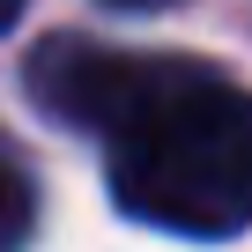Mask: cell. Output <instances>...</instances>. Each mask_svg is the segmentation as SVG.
Instances as JSON below:
<instances>
[{
    "label": "cell",
    "instance_id": "cell-2",
    "mask_svg": "<svg viewBox=\"0 0 252 252\" xmlns=\"http://www.w3.org/2000/svg\"><path fill=\"white\" fill-rule=\"evenodd\" d=\"M30 237V178L0 156V252H15Z\"/></svg>",
    "mask_w": 252,
    "mask_h": 252
},
{
    "label": "cell",
    "instance_id": "cell-4",
    "mask_svg": "<svg viewBox=\"0 0 252 252\" xmlns=\"http://www.w3.org/2000/svg\"><path fill=\"white\" fill-rule=\"evenodd\" d=\"M30 8V0H0V30H15V15Z\"/></svg>",
    "mask_w": 252,
    "mask_h": 252
},
{
    "label": "cell",
    "instance_id": "cell-3",
    "mask_svg": "<svg viewBox=\"0 0 252 252\" xmlns=\"http://www.w3.org/2000/svg\"><path fill=\"white\" fill-rule=\"evenodd\" d=\"M104 8H119V15H156V8H178V0H104Z\"/></svg>",
    "mask_w": 252,
    "mask_h": 252
},
{
    "label": "cell",
    "instance_id": "cell-1",
    "mask_svg": "<svg viewBox=\"0 0 252 252\" xmlns=\"http://www.w3.org/2000/svg\"><path fill=\"white\" fill-rule=\"evenodd\" d=\"M30 96L60 126L111 141L104 171L126 215L178 237H237L252 222V111L222 67L45 37Z\"/></svg>",
    "mask_w": 252,
    "mask_h": 252
}]
</instances>
